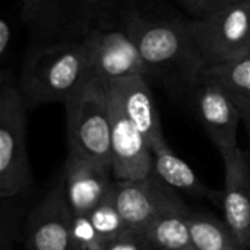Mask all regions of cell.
<instances>
[{
    "label": "cell",
    "instance_id": "cell-22",
    "mask_svg": "<svg viewBox=\"0 0 250 250\" xmlns=\"http://www.w3.org/2000/svg\"><path fill=\"white\" fill-rule=\"evenodd\" d=\"M190 18H201L205 16L217 9L242 3L246 0H174Z\"/></svg>",
    "mask_w": 250,
    "mask_h": 250
},
{
    "label": "cell",
    "instance_id": "cell-26",
    "mask_svg": "<svg viewBox=\"0 0 250 250\" xmlns=\"http://www.w3.org/2000/svg\"><path fill=\"white\" fill-rule=\"evenodd\" d=\"M32 0H22V7H25V6H28L29 3H31Z\"/></svg>",
    "mask_w": 250,
    "mask_h": 250
},
{
    "label": "cell",
    "instance_id": "cell-14",
    "mask_svg": "<svg viewBox=\"0 0 250 250\" xmlns=\"http://www.w3.org/2000/svg\"><path fill=\"white\" fill-rule=\"evenodd\" d=\"M108 91L119 103L123 113L145 136L149 148L166 142L158 108L151 89V81L144 76H132L107 82Z\"/></svg>",
    "mask_w": 250,
    "mask_h": 250
},
{
    "label": "cell",
    "instance_id": "cell-11",
    "mask_svg": "<svg viewBox=\"0 0 250 250\" xmlns=\"http://www.w3.org/2000/svg\"><path fill=\"white\" fill-rule=\"evenodd\" d=\"M108 86V85H107ZM111 168L114 180H139L152 174V151L139 129L110 94Z\"/></svg>",
    "mask_w": 250,
    "mask_h": 250
},
{
    "label": "cell",
    "instance_id": "cell-21",
    "mask_svg": "<svg viewBox=\"0 0 250 250\" xmlns=\"http://www.w3.org/2000/svg\"><path fill=\"white\" fill-rule=\"evenodd\" d=\"M104 250H155L145 231L127 229L119 237L105 245Z\"/></svg>",
    "mask_w": 250,
    "mask_h": 250
},
{
    "label": "cell",
    "instance_id": "cell-9",
    "mask_svg": "<svg viewBox=\"0 0 250 250\" xmlns=\"http://www.w3.org/2000/svg\"><path fill=\"white\" fill-rule=\"evenodd\" d=\"M111 195L127 229L141 231H145L163 211L185 205L177 190L155 174L139 180H114Z\"/></svg>",
    "mask_w": 250,
    "mask_h": 250
},
{
    "label": "cell",
    "instance_id": "cell-1",
    "mask_svg": "<svg viewBox=\"0 0 250 250\" xmlns=\"http://www.w3.org/2000/svg\"><path fill=\"white\" fill-rule=\"evenodd\" d=\"M116 19L138 45L152 82H160L179 101H186L205 69L190 18L145 0L114 6Z\"/></svg>",
    "mask_w": 250,
    "mask_h": 250
},
{
    "label": "cell",
    "instance_id": "cell-3",
    "mask_svg": "<svg viewBox=\"0 0 250 250\" xmlns=\"http://www.w3.org/2000/svg\"><path fill=\"white\" fill-rule=\"evenodd\" d=\"M63 104L69 152L111 166V117L107 82L88 76Z\"/></svg>",
    "mask_w": 250,
    "mask_h": 250
},
{
    "label": "cell",
    "instance_id": "cell-16",
    "mask_svg": "<svg viewBox=\"0 0 250 250\" xmlns=\"http://www.w3.org/2000/svg\"><path fill=\"white\" fill-rule=\"evenodd\" d=\"M190 212L186 204L166 209L145 229L155 250H196L189 226Z\"/></svg>",
    "mask_w": 250,
    "mask_h": 250
},
{
    "label": "cell",
    "instance_id": "cell-15",
    "mask_svg": "<svg viewBox=\"0 0 250 250\" xmlns=\"http://www.w3.org/2000/svg\"><path fill=\"white\" fill-rule=\"evenodd\" d=\"M152 174L174 190H180L196 198L208 199L217 207L223 204V190H215L202 183L192 167L183 161L168 146L167 141L155 145L152 149Z\"/></svg>",
    "mask_w": 250,
    "mask_h": 250
},
{
    "label": "cell",
    "instance_id": "cell-13",
    "mask_svg": "<svg viewBox=\"0 0 250 250\" xmlns=\"http://www.w3.org/2000/svg\"><path fill=\"white\" fill-rule=\"evenodd\" d=\"M63 183L72 212L89 214L111 193L114 185L113 168L111 166L89 161L67 152Z\"/></svg>",
    "mask_w": 250,
    "mask_h": 250
},
{
    "label": "cell",
    "instance_id": "cell-20",
    "mask_svg": "<svg viewBox=\"0 0 250 250\" xmlns=\"http://www.w3.org/2000/svg\"><path fill=\"white\" fill-rule=\"evenodd\" d=\"M72 240L75 250H104L105 248L91 221L89 214H73Z\"/></svg>",
    "mask_w": 250,
    "mask_h": 250
},
{
    "label": "cell",
    "instance_id": "cell-6",
    "mask_svg": "<svg viewBox=\"0 0 250 250\" xmlns=\"http://www.w3.org/2000/svg\"><path fill=\"white\" fill-rule=\"evenodd\" d=\"M190 25L205 67L249 53L250 0L190 18Z\"/></svg>",
    "mask_w": 250,
    "mask_h": 250
},
{
    "label": "cell",
    "instance_id": "cell-23",
    "mask_svg": "<svg viewBox=\"0 0 250 250\" xmlns=\"http://www.w3.org/2000/svg\"><path fill=\"white\" fill-rule=\"evenodd\" d=\"M10 42H12V28L7 19L3 18L0 21V59L3 62L6 60V54L10 48Z\"/></svg>",
    "mask_w": 250,
    "mask_h": 250
},
{
    "label": "cell",
    "instance_id": "cell-27",
    "mask_svg": "<svg viewBox=\"0 0 250 250\" xmlns=\"http://www.w3.org/2000/svg\"><path fill=\"white\" fill-rule=\"evenodd\" d=\"M249 53H250V48H249Z\"/></svg>",
    "mask_w": 250,
    "mask_h": 250
},
{
    "label": "cell",
    "instance_id": "cell-17",
    "mask_svg": "<svg viewBox=\"0 0 250 250\" xmlns=\"http://www.w3.org/2000/svg\"><path fill=\"white\" fill-rule=\"evenodd\" d=\"M204 72L224 88L239 107L242 117L250 114V53L207 66Z\"/></svg>",
    "mask_w": 250,
    "mask_h": 250
},
{
    "label": "cell",
    "instance_id": "cell-5",
    "mask_svg": "<svg viewBox=\"0 0 250 250\" xmlns=\"http://www.w3.org/2000/svg\"><path fill=\"white\" fill-rule=\"evenodd\" d=\"M114 15V6L105 0H32L22 7L29 45L81 40Z\"/></svg>",
    "mask_w": 250,
    "mask_h": 250
},
{
    "label": "cell",
    "instance_id": "cell-7",
    "mask_svg": "<svg viewBox=\"0 0 250 250\" xmlns=\"http://www.w3.org/2000/svg\"><path fill=\"white\" fill-rule=\"evenodd\" d=\"M83 42L88 54L89 76L104 82L144 76L152 82L151 72L138 45L116 16L92 28L83 37Z\"/></svg>",
    "mask_w": 250,
    "mask_h": 250
},
{
    "label": "cell",
    "instance_id": "cell-12",
    "mask_svg": "<svg viewBox=\"0 0 250 250\" xmlns=\"http://www.w3.org/2000/svg\"><path fill=\"white\" fill-rule=\"evenodd\" d=\"M224 167L223 212L224 221L236 237L250 250V160L242 148L218 149Z\"/></svg>",
    "mask_w": 250,
    "mask_h": 250
},
{
    "label": "cell",
    "instance_id": "cell-4",
    "mask_svg": "<svg viewBox=\"0 0 250 250\" xmlns=\"http://www.w3.org/2000/svg\"><path fill=\"white\" fill-rule=\"evenodd\" d=\"M26 104L9 69L0 73V198L12 199L32 185L26 148Z\"/></svg>",
    "mask_w": 250,
    "mask_h": 250
},
{
    "label": "cell",
    "instance_id": "cell-18",
    "mask_svg": "<svg viewBox=\"0 0 250 250\" xmlns=\"http://www.w3.org/2000/svg\"><path fill=\"white\" fill-rule=\"evenodd\" d=\"M189 226L196 250H249L227 223L207 212H190Z\"/></svg>",
    "mask_w": 250,
    "mask_h": 250
},
{
    "label": "cell",
    "instance_id": "cell-10",
    "mask_svg": "<svg viewBox=\"0 0 250 250\" xmlns=\"http://www.w3.org/2000/svg\"><path fill=\"white\" fill-rule=\"evenodd\" d=\"M72 218L73 212L67 204L62 179L28 217L25 227L26 250H75Z\"/></svg>",
    "mask_w": 250,
    "mask_h": 250
},
{
    "label": "cell",
    "instance_id": "cell-24",
    "mask_svg": "<svg viewBox=\"0 0 250 250\" xmlns=\"http://www.w3.org/2000/svg\"><path fill=\"white\" fill-rule=\"evenodd\" d=\"M242 122L245 123V127H246V132H248V139H249V149H248L246 152H248V155H249V160H250V114H248V116H243V117H242Z\"/></svg>",
    "mask_w": 250,
    "mask_h": 250
},
{
    "label": "cell",
    "instance_id": "cell-25",
    "mask_svg": "<svg viewBox=\"0 0 250 250\" xmlns=\"http://www.w3.org/2000/svg\"><path fill=\"white\" fill-rule=\"evenodd\" d=\"M107 3H110V4H113V6H116V4H119V3H123V1H126V0H105Z\"/></svg>",
    "mask_w": 250,
    "mask_h": 250
},
{
    "label": "cell",
    "instance_id": "cell-8",
    "mask_svg": "<svg viewBox=\"0 0 250 250\" xmlns=\"http://www.w3.org/2000/svg\"><path fill=\"white\" fill-rule=\"evenodd\" d=\"M186 103L218 149L237 146L242 113L214 78L202 72Z\"/></svg>",
    "mask_w": 250,
    "mask_h": 250
},
{
    "label": "cell",
    "instance_id": "cell-2",
    "mask_svg": "<svg viewBox=\"0 0 250 250\" xmlns=\"http://www.w3.org/2000/svg\"><path fill=\"white\" fill-rule=\"evenodd\" d=\"M89 76L83 38L29 45L18 79L28 108L64 103Z\"/></svg>",
    "mask_w": 250,
    "mask_h": 250
},
{
    "label": "cell",
    "instance_id": "cell-19",
    "mask_svg": "<svg viewBox=\"0 0 250 250\" xmlns=\"http://www.w3.org/2000/svg\"><path fill=\"white\" fill-rule=\"evenodd\" d=\"M89 217L104 245L110 243L111 240H114L116 237H119L122 233L127 230V226L111 193L92 212H89Z\"/></svg>",
    "mask_w": 250,
    "mask_h": 250
}]
</instances>
